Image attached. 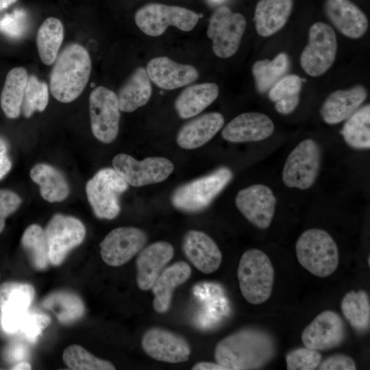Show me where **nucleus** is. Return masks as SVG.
Wrapping results in <instances>:
<instances>
[{
    "label": "nucleus",
    "mask_w": 370,
    "mask_h": 370,
    "mask_svg": "<svg viewBox=\"0 0 370 370\" xmlns=\"http://www.w3.org/2000/svg\"><path fill=\"white\" fill-rule=\"evenodd\" d=\"M275 347L268 333L246 328L220 341L214 349V358L227 370L257 369L273 357Z\"/></svg>",
    "instance_id": "f257e3e1"
},
{
    "label": "nucleus",
    "mask_w": 370,
    "mask_h": 370,
    "mask_svg": "<svg viewBox=\"0 0 370 370\" xmlns=\"http://www.w3.org/2000/svg\"><path fill=\"white\" fill-rule=\"evenodd\" d=\"M91 66L89 53L83 46L66 45L57 56L51 72L49 87L53 97L62 103L76 99L88 82Z\"/></svg>",
    "instance_id": "f03ea898"
},
{
    "label": "nucleus",
    "mask_w": 370,
    "mask_h": 370,
    "mask_svg": "<svg viewBox=\"0 0 370 370\" xmlns=\"http://www.w3.org/2000/svg\"><path fill=\"white\" fill-rule=\"evenodd\" d=\"M295 251L299 264L315 276L328 277L338 267V247L323 230L313 228L304 231L297 241Z\"/></svg>",
    "instance_id": "7ed1b4c3"
},
{
    "label": "nucleus",
    "mask_w": 370,
    "mask_h": 370,
    "mask_svg": "<svg viewBox=\"0 0 370 370\" xmlns=\"http://www.w3.org/2000/svg\"><path fill=\"white\" fill-rule=\"evenodd\" d=\"M241 292L251 304L265 302L271 296L274 282V269L268 256L258 249L242 255L237 269Z\"/></svg>",
    "instance_id": "20e7f679"
},
{
    "label": "nucleus",
    "mask_w": 370,
    "mask_h": 370,
    "mask_svg": "<svg viewBox=\"0 0 370 370\" xmlns=\"http://www.w3.org/2000/svg\"><path fill=\"white\" fill-rule=\"evenodd\" d=\"M232 178L225 166L178 186L172 193L173 206L184 212H197L206 208Z\"/></svg>",
    "instance_id": "39448f33"
},
{
    "label": "nucleus",
    "mask_w": 370,
    "mask_h": 370,
    "mask_svg": "<svg viewBox=\"0 0 370 370\" xmlns=\"http://www.w3.org/2000/svg\"><path fill=\"white\" fill-rule=\"evenodd\" d=\"M199 18L198 14L187 8L156 3L142 6L134 16L138 27L150 36H160L169 26L189 32L195 27Z\"/></svg>",
    "instance_id": "423d86ee"
},
{
    "label": "nucleus",
    "mask_w": 370,
    "mask_h": 370,
    "mask_svg": "<svg viewBox=\"0 0 370 370\" xmlns=\"http://www.w3.org/2000/svg\"><path fill=\"white\" fill-rule=\"evenodd\" d=\"M127 188L128 184L114 169L104 168L88 181L86 193L95 214L112 219L120 212L119 197Z\"/></svg>",
    "instance_id": "0eeeda50"
},
{
    "label": "nucleus",
    "mask_w": 370,
    "mask_h": 370,
    "mask_svg": "<svg viewBox=\"0 0 370 370\" xmlns=\"http://www.w3.org/2000/svg\"><path fill=\"white\" fill-rule=\"evenodd\" d=\"M321 151L318 143L308 138L289 153L282 171V181L288 188L306 190L315 182L319 172Z\"/></svg>",
    "instance_id": "6e6552de"
},
{
    "label": "nucleus",
    "mask_w": 370,
    "mask_h": 370,
    "mask_svg": "<svg viewBox=\"0 0 370 370\" xmlns=\"http://www.w3.org/2000/svg\"><path fill=\"white\" fill-rule=\"evenodd\" d=\"M336 50L334 29L322 22L312 24L309 29L308 42L300 56L303 70L312 77L323 75L334 63Z\"/></svg>",
    "instance_id": "1a4fd4ad"
},
{
    "label": "nucleus",
    "mask_w": 370,
    "mask_h": 370,
    "mask_svg": "<svg viewBox=\"0 0 370 370\" xmlns=\"http://www.w3.org/2000/svg\"><path fill=\"white\" fill-rule=\"evenodd\" d=\"M246 27V20L240 13L228 7L218 8L209 19L208 37L212 51L219 58L232 56L238 50Z\"/></svg>",
    "instance_id": "9d476101"
},
{
    "label": "nucleus",
    "mask_w": 370,
    "mask_h": 370,
    "mask_svg": "<svg viewBox=\"0 0 370 370\" xmlns=\"http://www.w3.org/2000/svg\"><path fill=\"white\" fill-rule=\"evenodd\" d=\"M120 110L117 95L112 90L97 86L89 97L90 127L94 136L103 143H110L119 133Z\"/></svg>",
    "instance_id": "9b49d317"
},
{
    "label": "nucleus",
    "mask_w": 370,
    "mask_h": 370,
    "mask_svg": "<svg viewBox=\"0 0 370 370\" xmlns=\"http://www.w3.org/2000/svg\"><path fill=\"white\" fill-rule=\"evenodd\" d=\"M112 165L128 184L135 187L162 182L174 169L173 163L163 157H149L139 161L125 153L115 156Z\"/></svg>",
    "instance_id": "f8f14e48"
},
{
    "label": "nucleus",
    "mask_w": 370,
    "mask_h": 370,
    "mask_svg": "<svg viewBox=\"0 0 370 370\" xmlns=\"http://www.w3.org/2000/svg\"><path fill=\"white\" fill-rule=\"evenodd\" d=\"M49 248V262L59 265L68 253L84 239L86 229L77 218L55 214L45 230Z\"/></svg>",
    "instance_id": "ddd939ff"
},
{
    "label": "nucleus",
    "mask_w": 370,
    "mask_h": 370,
    "mask_svg": "<svg viewBox=\"0 0 370 370\" xmlns=\"http://www.w3.org/2000/svg\"><path fill=\"white\" fill-rule=\"evenodd\" d=\"M147 239L145 232L139 228H115L106 236L100 244L101 258L110 266L122 265L141 250Z\"/></svg>",
    "instance_id": "4468645a"
},
{
    "label": "nucleus",
    "mask_w": 370,
    "mask_h": 370,
    "mask_svg": "<svg viewBox=\"0 0 370 370\" xmlns=\"http://www.w3.org/2000/svg\"><path fill=\"white\" fill-rule=\"evenodd\" d=\"M235 204L241 214L254 225L267 229L272 222L276 198L270 188L264 184H254L241 190Z\"/></svg>",
    "instance_id": "2eb2a0df"
},
{
    "label": "nucleus",
    "mask_w": 370,
    "mask_h": 370,
    "mask_svg": "<svg viewBox=\"0 0 370 370\" xmlns=\"http://www.w3.org/2000/svg\"><path fill=\"white\" fill-rule=\"evenodd\" d=\"M346 327L343 319L332 310L319 314L301 333L304 345L317 351L338 347L345 340Z\"/></svg>",
    "instance_id": "dca6fc26"
},
{
    "label": "nucleus",
    "mask_w": 370,
    "mask_h": 370,
    "mask_svg": "<svg viewBox=\"0 0 370 370\" xmlns=\"http://www.w3.org/2000/svg\"><path fill=\"white\" fill-rule=\"evenodd\" d=\"M141 345L152 358L165 362L177 363L189 359L191 349L182 336L160 328H151L143 334Z\"/></svg>",
    "instance_id": "f3484780"
},
{
    "label": "nucleus",
    "mask_w": 370,
    "mask_h": 370,
    "mask_svg": "<svg viewBox=\"0 0 370 370\" xmlns=\"http://www.w3.org/2000/svg\"><path fill=\"white\" fill-rule=\"evenodd\" d=\"M182 249L190 262L199 271L210 274L216 271L222 262V254L207 234L190 230L184 236Z\"/></svg>",
    "instance_id": "a211bd4d"
},
{
    "label": "nucleus",
    "mask_w": 370,
    "mask_h": 370,
    "mask_svg": "<svg viewBox=\"0 0 370 370\" xmlns=\"http://www.w3.org/2000/svg\"><path fill=\"white\" fill-rule=\"evenodd\" d=\"M274 131L271 119L260 112H245L234 118L223 129L222 137L231 143L260 141Z\"/></svg>",
    "instance_id": "6ab92c4d"
},
{
    "label": "nucleus",
    "mask_w": 370,
    "mask_h": 370,
    "mask_svg": "<svg viewBox=\"0 0 370 370\" xmlns=\"http://www.w3.org/2000/svg\"><path fill=\"white\" fill-rule=\"evenodd\" d=\"M147 72L152 82L164 90H173L194 82L199 76L196 68L176 62L166 56L151 59Z\"/></svg>",
    "instance_id": "aec40b11"
},
{
    "label": "nucleus",
    "mask_w": 370,
    "mask_h": 370,
    "mask_svg": "<svg viewBox=\"0 0 370 370\" xmlns=\"http://www.w3.org/2000/svg\"><path fill=\"white\" fill-rule=\"evenodd\" d=\"M173 255V247L165 241L155 242L142 250L136 262L138 288L142 291L150 290Z\"/></svg>",
    "instance_id": "412c9836"
},
{
    "label": "nucleus",
    "mask_w": 370,
    "mask_h": 370,
    "mask_svg": "<svg viewBox=\"0 0 370 370\" xmlns=\"http://www.w3.org/2000/svg\"><path fill=\"white\" fill-rule=\"evenodd\" d=\"M324 10L334 26L347 37L358 38L367 30V16L349 0H325Z\"/></svg>",
    "instance_id": "4be33fe9"
},
{
    "label": "nucleus",
    "mask_w": 370,
    "mask_h": 370,
    "mask_svg": "<svg viewBox=\"0 0 370 370\" xmlns=\"http://www.w3.org/2000/svg\"><path fill=\"white\" fill-rule=\"evenodd\" d=\"M367 90L361 85L332 92L324 101L320 114L328 124L338 123L349 118L364 102Z\"/></svg>",
    "instance_id": "5701e85b"
},
{
    "label": "nucleus",
    "mask_w": 370,
    "mask_h": 370,
    "mask_svg": "<svg viewBox=\"0 0 370 370\" xmlns=\"http://www.w3.org/2000/svg\"><path fill=\"white\" fill-rule=\"evenodd\" d=\"M191 272L190 265L184 261L176 262L162 271L151 288L156 312L163 314L169 310L173 291L189 279Z\"/></svg>",
    "instance_id": "b1692460"
},
{
    "label": "nucleus",
    "mask_w": 370,
    "mask_h": 370,
    "mask_svg": "<svg viewBox=\"0 0 370 370\" xmlns=\"http://www.w3.org/2000/svg\"><path fill=\"white\" fill-rule=\"evenodd\" d=\"M224 118L219 112L204 114L184 124L177 135V143L183 149L201 147L222 128Z\"/></svg>",
    "instance_id": "393cba45"
},
{
    "label": "nucleus",
    "mask_w": 370,
    "mask_h": 370,
    "mask_svg": "<svg viewBox=\"0 0 370 370\" xmlns=\"http://www.w3.org/2000/svg\"><path fill=\"white\" fill-rule=\"evenodd\" d=\"M292 7L293 0H260L254 16L257 33L264 37L276 33L286 23Z\"/></svg>",
    "instance_id": "a878e982"
},
{
    "label": "nucleus",
    "mask_w": 370,
    "mask_h": 370,
    "mask_svg": "<svg viewBox=\"0 0 370 370\" xmlns=\"http://www.w3.org/2000/svg\"><path fill=\"white\" fill-rule=\"evenodd\" d=\"M217 84L205 82L190 86L175 99V110L182 119L193 117L209 106L218 97Z\"/></svg>",
    "instance_id": "bb28decb"
},
{
    "label": "nucleus",
    "mask_w": 370,
    "mask_h": 370,
    "mask_svg": "<svg viewBox=\"0 0 370 370\" xmlns=\"http://www.w3.org/2000/svg\"><path fill=\"white\" fill-rule=\"evenodd\" d=\"M150 81L146 69H135L119 90V110L131 112L145 105L151 96Z\"/></svg>",
    "instance_id": "cd10ccee"
},
{
    "label": "nucleus",
    "mask_w": 370,
    "mask_h": 370,
    "mask_svg": "<svg viewBox=\"0 0 370 370\" xmlns=\"http://www.w3.org/2000/svg\"><path fill=\"white\" fill-rule=\"evenodd\" d=\"M30 177L38 184L42 197L49 202L62 201L69 194V186L64 175L53 166L36 164L30 171Z\"/></svg>",
    "instance_id": "c85d7f7f"
},
{
    "label": "nucleus",
    "mask_w": 370,
    "mask_h": 370,
    "mask_svg": "<svg viewBox=\"0 0 370 370\" xmlns=\"http://www.w3.org/2000/svg\"><path fill=\"white\" fill-rule=\"evenodd\" d=\"M27 78V71L23 67L14 68L7 74L0 103L9 119H16L21 113Z\"/></svg>",
    "instance_id": "c756f323"
},
{
    "label": "nucleus",
    "mask_w": 370,
    "mask_h": 370,
    "mask_svg": "<svg viewBox=\"0 0 370 370\" xmlns=\"http://www.w3.org/2000/svg\"><path fill=\"white\" fill-rule=\"evenodd\" d=\"M64 39V27L57 18L49 17L40 26L36 36V45L41 61L52 64Z\"/></svg>",
    "instance_id": "7c9ffc66"
},
{
    "label": "nucleus",
    "mask_w": 370,
    "mask_h": 370,
    "mask_svg": "<svg viewBox=\"0 0 370 370\" xmlns=\"http://www.w3.org/2000/svg\"><path fill=\"white\" fill-rule=\"evenodd\" d=\"M341 310L348 323L358 332H367L370 325V302L366 291H351L341 304Z\"/></svg>",
    "instance_id": "2f4dec72"
},
{
    "label": "nucleus",
    "mask_w": 370,
    "mask_h": 370,
    "mask_svg": "<svg viewBox=\"0 0 370 370\" xmlns=\"http://www.w3.org/2000/svg\"><path fill=\"white\" fill-rule=\"evenodd\" d=\"M345 143L358 149L370 148V105L357 109L346 121L341 130Z\"/></svg>",
    "instance_id": "473e14b6"
},
{
    "label": "nucleus",
    "mask_w": 370,
    "mask_h": 370,
    "mask_svg": "<svg viewBox=\"0 0 370 370\" xmlns=\"http://www.w3.org/2000/svg\"><path fill=\"white\" fill-rule=\"evenodd\" d=\"M302 79L296 75L282 77L269 90V99L275 103L276 111L282 114L291 113L299 102Z\"/></svg>",
    "instance_id": "72a5a7b5"
},
{
    "label": "nucleus",
    "mask_w": 370,
    "mask_h": 370,
    "mask_svg": "<svg viewBox=\"0 0 370 370\" xmlns=\"http://www.w3.org/2000/svg\"><path fill=\"white\" fill-rule=\"evenodd\" d=\"M42 306L51 310L58 321L64 324L71 323L84 313V305L77 295L66 291H58L48 295Z\"/></svg>",
    "instance_id": "f704fd0d"
},
{
    "label": "nucleus",
    "mask_w": 370,
    "mask_h": 370,
    "mask_svg": "<svg viewBox=\"0 0 370 370\" xmlns=\"http://www.w3.org/2000/svg\"><path fill=\"white\" fill-rule=\"evenodd\" d=\"M35 296L34 287L25 283L5 282L0 286L1 312H25Z\"/></svg>",
    "instance_id": "c9c22d12"
},
{
    "label": "nucleus",
    "mask_w": 370,
    "mask_h": 370,
    "mask_svg": "<svg viewBox=\"0 0 370 370\" xmlns=\"http://www.w3.org/2000/svg\"><path fill=\"white\" fill-rule=\"evenodd\" d=\"M288 67V58L284 53H279L272 60L256 62L251 71L258 91L262 93L270 89L282 77Z\"/></svg>",
    "instance_id": "e433bc0d"
},
{
    "label": "nucleus",
    "mask_w": 370,
    "mask_h": 370,
    "mask_svg": "<svg viewBox=\"0 0 370 370\" xmlns=\"http://www.w3.org/2000/svg\"><path fill=\"white\" fill-rule=\"evenodd\" d=\"M21 243L36 269H44L47 267L49 262L48 244L45 232L40 225L32 224L27 227Z\"/></svg>",
    "instance_id": "4c0bfd02"
},
{
    "label": "nucleus",
    "mask_w": 370,
    "mask_h": 370,
    "mask_svg": "<svg viewBox=\"0 0 370 370\" xmlns=\"http://www.w3.org/2000/svg\"><path fill=\"white\" fill-rule=\"evenodd\" d=\"M62 359L71 369L75 370H114V366L109 361L97 358L78 345L67 347Z\"/></svg>",
    "instance_id": "58836bf2"
},
{
    "label": "nucleus",
    "mask_w": 370,
    "mask_h": 370,
    "mask_svg": "<svg viewBox=\"0 0 370 370\" xmlns=\"http://www.w3.org/2000/svg\"><path fill=\"white\" fill-rule=\"evenodd\" d=\"M49 101L48 86L34 75L28 77L22 103L23 115L28 118L34 112H42Z\"/></svg>",
    "instance_id": "ea45409f"
},
{
    "label": "nucleus",
    "mask_w": 370,
    "mask_h": 370,
    "mask_svg": "<svg viewBox=\"0 0 370 370\" xmlns=\"http://www.w3.org/2000/svg\"><path fill=\"white\" fill-rule=\"evenodd\" d=\"M321 361V354L307 347L293 349L286 356L288 370H314Z\"/></svg>",
    "instance_id": "a19ab883"
},
{
    "label": "nucleus",
    "mask_w": 370,
    "mask_h": 370,
    "mask_svg": "<svg viewBox=\"0 0 370 370\" xmlns=\"http://www.w3.org/2000/svg\"><path fill=\"white\" fill-rule=\"evenodd\" d=\"M50 323L51 318L47 314L36 312H27L19 330L26 339L34 343Z\"/></svg>",
    "instance_id": "79ce46f5"
},
{
    "label": "nucleus",
    "mask_w": 370,
    "mask_h": 370,
    "mask_svg": "<svg viewBox=\"0 0 370 370\" xmlns=\"http://www.w3.org/2000/svg\"><path fill=\"white\" fill-rule=\"evenodd\" d=\"M21 204V197L10 190H0V234L4 229L5 219L14 212Z\"/></svg>",
    "instance_id": "37998d69"
},
{
    "label": "nucleus",
    "mask_w": 370,
    "mask_h": 370,
    "mask_svg": "<svg viewBox=\"0 0 370 370\" xmlns=\"http://www.w3.org/2000/svg\"><path fill=\"white\" fill-rule=\"evenodd\" d=\"M317 368L320 370H355L356 365L350 356L337 354L321 361Z\"/></svg>",
    "instance_id": "c03bdc74"
},
{
    "label": "nucleus",
    "mask_w": 370,
    "mask_h": 370,
    "mask_svg": "<svg viewBox=\"0 0 370 370\" xmlns=\"http://www.w3.org/2000/svg\"><path fill=\"white\" fill-rule=\"evenodd\" d=\"M1 312V326L8 333H15L20 330L23 319L27 312Z\"/></svg>",
    "instance_id": "a18cd8bd"
},
{
    "label": "nucleus",
    "mask_w": 370,
    "mask_h": 370,
    "mask_svg": "<svg viewBox=\"0 0 370 370\" xmlns=\"http://www.w3.org/2000/svg\"><path fill=\"white\" fill-rule=\"evenodd\" d=\"M8 144L5 138L0 136V180L10 171L12 161L8 154Z\"/></svg>",
    "instance_id": "49530a36"
},
{
    "label": "nucleus",
    "mask_w": 370,
    "mask_h": 370,
    "mask_svg": "<svg viewBox=\"0 0 370 370\" xmlns=\"http://www.w3.org/2000/svg\"><path fill=\"white\" fill-rule=\"evenodd\" d=\"M193 370H227L225 367L219 363L210 362H199L196 363L193 367Z\"/></svg>",
    "instance_id": "de8ad7c7"
},
{
    "label": "nucleus",
    "mask_w": 370,
    "mask_h": 370,
    "mask_svg": "<svg viewBox=\"0 0 370 370\" xmlns=\"http://www.w3.org/2000/svg\"><path fill=\"white\" fill-rule=\"evenodd\" d=\"M27 356V349L25 346L18 345L12 349V357L17 361L24 359Z\"/></svg>",
    "instance_id": "09e8293b"
},
{
    "label": "nucleus",
    "mask_w": 370,
    "mask_h": 370,
    "mask_svg": "<svg viewBox=\"0 0 370 370\" xmlns=\"http://www.w3.org/2000/svg\"><path fill=\"white\" fill-rule=\"evenodd\" d=\"M31 365L25 361H21L20 362H18L16 365L13 366L11 369L14 370H24V369H31Z\"/></svg>",
    "instance_id": "8fccbe9b"
},
{
    "label": "nucleus",
    "mask_w": 370,
    "mask_h": 370,
    "mask_svg": "<svg viewBox=\"0 0 370 370\" xmlns=\"http://www.w3.org/2000/svg\"><path fill=\"white\" fill-rule=\"evenodd\" d=\"M16 0H0V10L7 8Z\"/></svg>",
    "instance_id": "3c124183"
}]
</instances>
